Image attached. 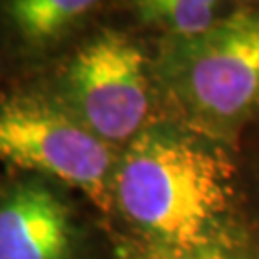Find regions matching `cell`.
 I'll return each instance as SVG.
<instances>
[{"label":"cell","mask_w":259,"mask_h":259,"mask_svg":"<svg viewBox=\"0 0 259 259\" xmlns=\"http://www.w3.org/2000/svg\"><path fill=\"white\" fill-rule=\"evenodd\" d=\"M111 198L144 246L192 251L257 244L238 148L165 115L125 146Z\"/></svg>","instance_id":"cell-1"},{"label":"cell","mask_w":259,"mask_h":259,"mask_svg":"<svg viewBox=\"0 0 259 259\" xmlns=\"http://www.w3.org/2000/svg\"><path fill=\"white\" fill-rule=\"evenodd\" d=\"M152 69L165 117L238 148L259 121V0L232 2L200 35L159 38Z\"/></svg>","instance_id":"cell-2"},{"label":"cell","mask_w":259,"mask_h":259,"mask_svg":"<svg viewBox=\"0 0 259 259\" xmlns=\"http://www.w3.org/2000/svg\"><path fill=\"white\" fill-rule=\"evenodd\" d=\"M60 102L106 144H129L161 119L152 56L127 33L104 29L69 60ZM163 108V106H161Z\"/></svg>","instance_id":"cell-3"},{"label":"cell","mask_w":259,"mask_h":259,"mask_svg":"<svg viewBox=\"0 0 259 259\" xmlns=\"http://www.w3.org/2000/svg\"><path fill=\"white\" fill-rule=\"evenodd\" d=\"M0 159L83 190L102 211L113 207V150L62 102L37 94L2 96Z\"/></svg>","instance_id":"cell-4"},{"label":"cell","mask_w":259,"mask_h":259,"mask_svg":"<svg viewBox=\"0 0 259 259\" xmlns=\"http://www.w3.org/2000/svg\"><path fill=\"white\" fill-rule=\"evenodd\" d=\"M73 213L40 181L12 186L0 198V259H73Z\"/></svg>","instance_id":"cell-5"},{"label":"cell","mask_w":259,"mask_h":259,"mask_svg":"<svg viewBox=\"0 0 259 259\" xmlns=\"http://www.w3.org/2000/svg\"><path fill=\"white\" fill-rule=\"evenodd\" d=\"M231 6L219 0H139L131 4V12L159 38H186L213 27Z\"/></svg>","instance_id":"cell-6"},{"label":"cell","mask_w":259,"mask_h":259,"mask_svg":"<svg viewBox=\"0 0 259 259\" xmlns=\"http://www.w3.org/2000/svg\"><path fill=\"white\" fill-rule=\"evenodd\" d=\"M94 6L89 0H16L6 4V14L27 40L47 42L62 37Z\"/></svg>","instance_id":"cell-7"},{"label":"cell","mask_w":259,"mask_h":259,"mask_svg":"<svg viewBox=\"0 0 259 259\" xmlns=\"http://www.w3.org/2000/svg\"><path fill=\"white\" fill-rule=\"evenodd\" d=\"M238 154H240L242 177L248 198L250 227L259 246V121L242 137Z\"/></svg>","instance_id":"cell-8"},{"label":"cell","mask_w":259,"mask_h":259,"mask_svg":"<svg viewBox=\"0 0 259 259\" xmlns=\"http://www.w3.org/2000/svg\"><path fill=\"white\" fill-rule=\"evenodd\" d=\"M127 259H259V246H217L205 250L179 251L139 244L127 255Z\"/></svg>","instance_id":"cell-9"}]
</instances>
